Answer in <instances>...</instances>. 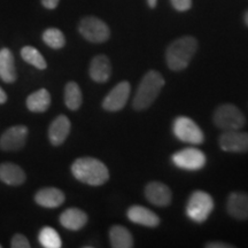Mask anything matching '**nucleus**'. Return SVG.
Returning <instances> with one entry per match:
<instances>
[{
    "label": "nucleus",
    "instance_id": "f257e3e1",
    "mask_svg": "<svg viewBox=\"0 0 248 248\" xmlns=\"http://www.w3.org/2000/svg\"><path fill=\"white\" fill-rule=\"evenodd\" d=\"M71 172L77 181L91 186L104 185L109 179L108 168L94 157H80L71 166Z\"/></svg>",
    "mask_w": 248,
    "mask_h": 248
},
{
    "label": "nucleus",
    "instance_id": "f03ea898",
    "mask_svg": "<svg viewBox=\"0 0 248 248\" xmlns=\"http://www.w3.org/2000/svg\"><path fill=\"white\" fill-rule=\"evenodd\" d=\"M197 49L198 40L194 37L185 36L173 40L166 51L167 64L173 71L186 69L197 53Z\"/></svg>",
    "mask_w": 248,
    "mask_h": 248
},
{
    "label": "nucleus",
    "instance_id": "7ed1b4c3",
    "mask_svg": "<svg viewBox=\"0 0 248 248\" xmlns=\"http://www.w3.org/2000/svg\"><path fill=\"white\" fill-rule=\"evenodd\" d=\"M164 83L166 82H164L163 76L159 71L150 70L145 74L133 98V108L136 110H144L152 106V104L159 97Z\"/></svg>",
    "mask_w": 248,
    "mask_h": 248
},
{
    "label": "nucleus",
    "instance_id": "20e7f679",
    "mask_svg": "<svg viewBox=\"0 0 248 248\" xmlns=\"http://www.w3.org/2000/svg\"><path fill=\"white\" fill-rule=\"evenodd\" d=\"M214 210V200L210 194L203 191H195L191 194L186 204V215L194 223L206 222Z\"/></svg>",
    "mask_w": 248,
    "mask_h": 248
},
{
    "label": "nucleus",
    "instance_id": "39448f33",
    "mask_svg": "<svg viewBox=\"0 0 248 248\" xmlns=\"http://www.w3.org/2000/svg\"><path fill=\"white\" fill-rule=\"evenodd\" d=\"M244 114L237 106L232 104H224L216 108L214 113V123L217 128L231 131V130H240L245 125Z\"/></svg>",
    "mask_w": 248,
    "mask_h": 248
},
{
    "label": "nucleus",
    "instance_id": "423d86ee",
    "mask_svg": "<svg viewBox=\"0 0 248 248\" xmlns=\"http://www.w3.org/2000/svg\"><path fill=\"white\" fill-rule=\"evenodd\" d=\"M172 131L176 138L188 144L200 145L204 140V135L200 126L190 117L178 116L173 121Z\"/></svg>",
    "mask_w": 248,
    "mask_h": 248
},
{
    "label": "nucleus",
    "instance_id": "0eeeda50",
    "mask_svg": "<svg viewBox=\"0 0 248 248\" xmlns=\"http://www.w3.org/2000/svg\"><path fill=\"white\" fill-rule=\"evenodd\" d=\"M78 31L88 42L100 44L107 42L110 36L109 28L104 21L95 16H86L79 22Z\"/></svg>",
    "mask_w": 248,
    "mask_h": 248
},
{
    "label": "nucleus",
    "instance_id": "6e6552de",
    "mask_svg": "<svg viewBox=\"0 0 248 248\" xmlns=\"http://www.w3.org/2000/svg\"><path fill=\"white\" fill-rule=\"evenodd\" d=\"M171 161L179 169L195 171L206 166V155L198 148H184L173 153Z\"/></svg>",
    "mask_w": 248,
    "mask_h": 248
},
{
    "label": "nucleus",
    "instance_id": "1a4fd4ad",
    "mask_svg": "<svg viewBox=\"0 0 248 248\" xmlns=\"http://www.w3.org/2000/svg\"><path fill=\"white\" fill-rule=\"evenodd\" d=\"M218 144L221 150L229 153H246L248 152V132L239 130L225 131L219 136Z\"/></svg>",
    "mask_w": 248,
    "mask_h": 248
},
{
    "label": "nucleus",
    "instance_id": "9d476101",
    "mask_svg": "<svg viewBox=\"0 0 248 248\" xmlns=\"http://www.w3.org/2000/svg\"><path fill=\"white\" fill-rule=\"evenodd\" d=\"M130 91H131V86L129 82L124 80V82L119 83L102 101L104 109L107 111H119L123 109L129 100Z\"/></svg>",
    "mask_w": 248,
    "mask_h": 248
},
{
    "label": "nucleus",
    "instance_id": "9b49d317",
    "mask_svg": "<svg viewBox=\"0 0 248 248\" xmlns=\"http://www.w3.org/2000/svg\"><path fill=\"white\" fill-rule=\"evenodd\" d=\"M29 130L26 125H15L6 130L0 138V148L5 152L21 150L26 145Z\"/></svg>",
    "mask_w": 248,
    "mask_h": 248
},
{
    "label": "nucleus",
    "instance_id": "f8f14e48",
    "mask_svg": "<svg viewBox=\"0 0 248 248\" xmlns=\"http://www.w3.org/2000/svg\"><path fill=\"white\" fill-rule=\"evenodd\" d=\"M145 197L152 204L157 207L169 206L172 199L170 188L160 182L148 183L145 187Z\"/></svg>",
    "mask_w": 248,
    "mask_h": 248
},
{
    "label": "nucleus",
    "instance_id": "ddd939ff",
    "mask_svg": "<svg viewBox=\"0 0 248 248\" xmlns=\"http://www.w3.org/2000/svg\"><path fill=\"white\" fill-rule=\"evenodd\" d=\"M126 216L130 222L135 224L147 226V228H155L160 224V217L151 209L144 206H131L126 212Z\"/></svg>",
    "mask_w": 248,
    "mask_h": 248
},
{
    "label": "nucleus",
    "instance_id": "4468645a",
    "mask_svg": "<svg viewBox=\"0 0 248 248\" xmlns=\"http://www.w3.org/2000/svg\"><path fill=\"white\" fill-rule=\"evenodd\" d=\"M226 210L229 215L235 219H248V193L233 192L226 201Z\"/></svg>",
    "mask_w": 248,
    "mask_h": 248
},
{
    "label": "nucleus",
    "instance_id": "2eb2a0df",
    "mask_svg": "<svg viewBox=\"0 0 248 248\" xmlns=\"http://www.w3.org/2000/svg\"><path fill=\"white\" fill-rule=\"evenodd\" d=\"M70 128L71 124L69 119L66 115H59L51 123L48 129V139L51 144L54 145V146L63 144L68 136H69Z\"/></svg>",
    "mask_w": 248,
    "mask_h": 248
},
{
    "label": "nucleus",
    "instance_id": "dca6fc26",
    "mask_svg": "<svg viewBox=\"0 0 248 248\" xmlns=\"http://www.w3.org/2000/svg\"><path fill=\"white\" fill-rule=\"evenodd\" d=\"M90 77L97 83H106L111 75V63L106 55H97L90 63Z\"/></svg>",
    "mask_w": 248,
    "mask_h": 248
},
{
    "label": "nucleus",
    "instance_id": "f3484780",
    "mask_svg": "<svg viewBox=\"0 0 248 248\" xmlns=\"http://www.w3.org/2000/svg\"><path fill=\"white\" fill-rule=\"evenodd\" d=\"M64 193L57 187H45L37 192L35 201L45 208H58L64 202Z\"/></svg>",
    "mask_w": 248,
    "mask_h": 248
},
{
    "label": "nucleus",
    "instance_id": "a211bd4d",
    "mask_svg": "<svg viewBox=\"0 0 248 248\" xmlns=\"http://www.w3.org/2000/svg\"><path fill=\"white\" fill-rule=\"evenodd\" d=\"M60 223L68 230L78 231L88 223V215L78 208H69L61 214Z\"/></svg>",
    "mask_w": 248,
    "mask_h": 248
},
{
    "label": "nucleus",
    "instance_id": "6ab92c4d",
    "mask_svg": "<svg viewBox=\"0 0 248 248\" xmlns=\"http://www.w3.org/2000/svg\"><path fill=\"white\" fill-rule=\"evenodd\" d=\"M26 172L16 164L11 162L0 164V181L5 184L18 186L26 182Z\"/></svg>",
    "mask_w": 248,
    "mask_h": 248
},
{
    "label": "nucleus",
    "instance_id": "aec40b11",
    "mask_svg": "<svg viewBox=\"0 0 248 248\" xmlns=\"http://www.w3.org/2000/svg\"><path fill=\"white\" fill-rule=\"evenodd\" d=\"M17 74L15 68L14 55L8 48L0 49V78L5 83H14Z\"/></svg>",
    "mask_w": 248,
    "mask_h": 248
},
{
    "label": "nucleus",
    "instance_id": "412c9836",
    "mask_svg": "<svg viewBox=\"0 0 248 248\" xmlns=\"http://www.w3.org/2000/svg\"><path fill=\"white\" fill-rule=\"evenodd\" d=\"M51 105V94L46 89L31 93L27 98V107L32 113H44Z\"/></svg>",
    "mask_w": 248,
    "mask_h": 248
},
{
    "label": "nucleus",
    "instance_id": "4be33fe9",
    "mask_svg": "<svg viewBox=\"0 0 248 248\" xmlns=\"http://www.w3.org/2000/svg\"><path fill=\"white\" fill-rule=\"evenodd\" d=\"M109 240L114 248L133 247V238L131 232L122 225H114L109 230Z\"/></svg>",
    "mask_w": 248,
    "mask_h": 248
},
{
    "label": "nucleus",
    "instance_id": "5701e85b",
    "mask_svg": "<svg viewBox=\"0 0 248 248\" xmlns=\"http://www.w3.org/2000/svg\"><path fill=\"white\" fill-rule=\"evenodd\" d=\"M83 94L79 86L75 82H69L64 88V104L68 109L77 110L82 106Z\"/></svg>",
    "mask_w": 248,
    "mask_h": 248
},
{
    "label": "nucleus",
    "instance_id": "b1692460",
    "mask_svg": "<svg viewBox=\"0 0 248 248\" xmlns=\"http://www.w3.org/2000/svg\"><path fill=\"white\" fill-rule=\"evenodd\" d=\"M21 57H22L24 61L28 62L31 66L36 67L39 70H44L47 67V62H46L42 53L37 48L32 47V46H24L21 49Z\"/></svg>",
    "mask_w": 248,
    "mask_h": 248
},
{
    "label": "nucleus",
    "instance_id": "393cba45",
    "mask_svg": "<svg viewBox=\"0 0 248 248\" xmlns=\"http://www.w3.org/2000/svg\"><path fill=\"white\" fill-rule=\"evenodd\" d=\"M38 240L40 245L45 248H60L62 241L60 235L53 228L45 226L39 231Z\"/></svg>",
    "mask_w": 248,
    "mask_h": 248
},
{
    "label": "nucleus",
    "instance_id": "a878e982",
    "mask_svg": "<svg viewBox=\"0 0 248 248\" xmlns=\"http://www.w3.org/2000/svg\"><path fill=\"white\" fill-rule=\"evenodd\" d=\"M43 40L48 47L53 49H60L66 45V38L61 30L57 28H48L43 32Z\"/></svg>",
    "mask_w": 248,
    "mask_h": 248
},
{
    "label": "nucleus",
    "instance_id": "bb28decb",
    "mask_svg": "<svg viewBox=\"0 0 248 248\" xmlns=\"http://www.w3.org/2000/svg\"><path fill=\"white\" fill-rule=\"evenodd\" d=\"M11 246L13 248H30L31 247L29 240H28L27 238L21 233H16L13 238H12Z\"/></svg>",
    "mask_w": 248,
    "mask_h": 248
},
{
    "label": "nucleus",
    "instance_id": "cd10ccee",
    "mask_svg": "<svg viewBox=\"0 0 248 248\" xmlns=\"http://www.w3.org/2000/svg\"><path fill=\"white\" fill-rule=\"evenodd\" d=\"M172 7L178 12H186L191 8L192 0H170Z\"/></svg>",
    "mask_w": 248,
    "mask_h": 248
},
{
    "label": "nucleus",
    "instance_id": "c85d7f7f",
    "mask_svg": "<svg viewBox=\"0 0 248 248\" xmlns=\"http://www.w3.org/2000/svg\"><path fill=\"white\" fill-rule=\"evenodd\" d=\"M207 248H233V245L219 243V241H214V243H208L206 245Z\"/></svg>",
    "mask_w": 248,
    "mask_h": 248
},
{
    "label": "nucleus",
    "instance_id": "c756f323",
    "mask_svg": "<svg viewBox=\"0 0 248 248\" xmlns=\"http://www.w3.org/2000/svg\"><path fill=\"white\" fill-rule=\"evenodd\" d=\"M60 0H42V5L47 9H55L58 7Z\"/></svg>",
    "mask_w": 248,
    "mask_h": 248
},
{
    "label": "nucleus",
    "instance_id": "7c9ffc66",
    "mask_svg": "<svg viewBox=\"0 0 248 248\" xmlns=\"http://www.w3.org/2000/svg\"><path fill=\"white\" fill-rule=\"evenodd\" d=\"M7 101V94H6V92L0 88V105L5 104V102Z\"/></svg>",
    "mask_w": 248,
    "mask_h": 248
},
{
    "label": "nucleus",
    "instance_id": "2f4dec72",
    "mask_svg": "<svg viewBox=\"0 0 248 248\" xmlns=\"http://www.w3.org/2000/svg\"><path fill=\"white\" fill-rule=\"evenodd\" d=\"M156 2L157 0H147V5L150 6L151 8H154L155 6H156Z\"/></svg>",
    "mask_w": 248,
    "mask_h": 248
},
{
    "label": "nucleus",
    "instance_id": "473e14b6",
    "mask_svg": "<svg viewBox=\"0 0 248 248\" xmlns=\"http://www.w3.org/2000/svg\"><path fill=\"white\" fill-rule=\"evenodd\" d=\"M244 20H245V23H246V26L248 27V11L246 12V14H245V17H244Z\"/></svg>",
    "mask_w": 248,
    "mask_h": 248
},
{
    "label": "nucleus",
    "instance_id": "72a5a7b5",
    "mask_svg": "<svg viewBox=\"0 0 248 248\" xmlns=\"http://www.w3.org/2000/svg\"><path fill=\"white\" fill-rule=\"evenodd\" d=\"M0 248H1V245H0Z\"/></svg>",
    "mask_w": 248,
    "mask_h": 248
}]
</instances>
